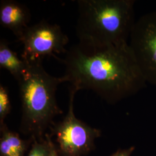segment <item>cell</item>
Segmentation results:
<instances>
[{"instance_id":"obj_4","label":"cell","mask_w":156,"mask_h":156,"mask_svg":"<svg viewBox=\"0 0 156 156\" xmlns=\"http://www.w3.org/2000/svg\"><path fill=\"white\" fill-rule=\"evenodd\" d=\"M77 91L69 87L68 110L63 119L55 123L50 133L60 156H84L95 148L101 131L78 119L74 113L73 102Z\"/></svg>"},{"instance_id":"obj_7","label":"cell","mask_w":156,"mask_h":156,"mask_svg":"<svg viewBox=\"0 0 156 156\" xmlns=\"http://www.w3.org/2000/svg\"><path fill=\"white\" fill-rule=\"evenodd\" d=\"M31 13L28 8L13 0H2L0 2V24L11 31L19 39L29 26Z\"/></svg>"},{"instance_id":"obj_11","label":"cell","mask_w":156,"mask_h":156,"mask_svg":"<svg viewBox=\"0 0 156 156\" xmlns=\"http://www.w3.org/2000/svg\"><path fill=\"white\" fill-rule=\"evenodd\" d=\"M11 110L9 91L5 86L0 84V126L4 124V120Z\"/></svg>"},{"instance_id":"obj_9","label":"cell","mask_w":156,"mask_h":156,"mask_svg":"<svg viewBox=\"0 0 156 156\" xmlns=\"http://www.w3.org/2000/svg\"><path fill=\"white\" fill-rule=\"evenodd\" d=\"M0 67L8 71L18 82L27 67V62L17 56L5 39L0 40Z\"/></svg>"},{"instance_id":"obj_1","label":"cell","mask_w":156,"mask_h":156,"mask_svg":"<svg viewBox=\"0 0 156 156\" xmlns=\"http://www.w3.org/2000/svg\"><path fill=\"white\" fill-rule=\"evenodd\" d=\"M62 76L77 91L88 90L115 104L138 93L147 83L127 44L98 45L79 42L67 50Z\"/></svg>"},{"instance_id":"obj_8","label":"cell","mask_w":156,"mask_h":156,"mask_svg":"<svg viewBox=\"0 0 156 156\" xmlns=\"http://www.w3.org/2000/svg\"><path fill=\"white\" fill-rule=\"evenodd\" d=\"M33 140H23L5 123L0 126V156H25Z\"/></svg>"},{"instance_id":"obj_10","label":"cell","mask_w":156,"mask_h":156,"mask_svg":"<svg viewBox=\"0 0 156 156\" xmlns=\"http://www.w3.org/2000/svg\"><path fill=\"white\" fill-rule=\"evenodd\" d=\"M49 149V140L47 133L44 138L34 139L26 156H48Z\"/></svg>"},{"instance_id":"obj_13","label":"cell","mask_w":156,"mask_h":156,"mask_svg":"<svg viewBox=\"0 0 156 156\" xmlns=\"http://www.w3.org/2000/svg\"><path fill=\"white\" fill-rule=\"evenodd\" d=\"M48 134L49 144H50V149H49V153L48 156H60L57 151L55 145L53 140L51 139L50 135L48 133Z\"/></svg>"},{"instance_id":"obj_12","label":"cell","mask_w":156,"mask_h":156,"mask_svg":"<svg viewBox=\"0 0 156 156\" xmlns=\"http://www.w3.org/2000/svg\"><path fill=\"white\" fill-rule=\"evenodd\" d=\"M135 147L132 146L127 149H120L109 156H131L134 153Z\"/></svg>"},{"instance_id":"obj_3","label":"cell","mask_w":156,"mask_h":156,"mask_svg":"<svg viewBox=\"0 0 156 156\" xmlns=\"http://www.w3.org/2000/svg\"><path fill=\"white\" fill-rule=\"evenodd\" d=\"M134 0H78L79 42L98 45L128 43L135 21Z\"/></svg>"},{"instance_id":"obj_5","label":"cell","mask_w":156,"mask_h":156,"mask_svg":"<svg viewBox=\"0 0 156 156\" xmlns=\"http://www.w3.org/2000/svg\"><path fill=\"white\" fill-rule=\"evenodd\" d=\"M17 41L23 45L22 58L43 61L49 56L58 60L56 55L66 54L69 38L58 25L43 20L29 26Z\"/></svg>"},{"instance_id":"obj_2","label":"cell","mask_w":156,"mask_h":156,"mask_svg":"<svg viewBox=\"0 0 156 156\" xmlns=\"http://www.w3.org/2000/svg\"><path fill=\"white\" fill-rule=\"evenodd\" d=\"M24 60L27 67L17 82L22 108L19 131L29 138L40 140L55 123L54 119L63 113L57 102L56 91L66 82L62 76L48 73L43 61Z\"/></svg>"},{"instance_id":"obj_6","label":"cell","mask_w":156,"mask_h":156,"mask_svg":"<svg viewBox=\"0 0 156 156\" xmlns=\"http://www.w3.org/2000/svg\"><path fill=\"white\" fill-rule=\"evenodd\" d=\"M146 82L156 87V11L136 21L128 41Z\"/></svg>"}]
</instances>
